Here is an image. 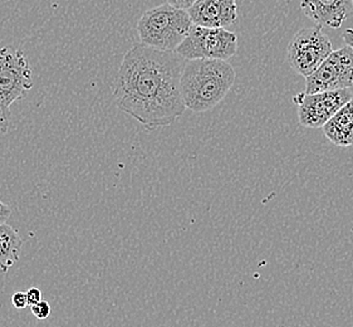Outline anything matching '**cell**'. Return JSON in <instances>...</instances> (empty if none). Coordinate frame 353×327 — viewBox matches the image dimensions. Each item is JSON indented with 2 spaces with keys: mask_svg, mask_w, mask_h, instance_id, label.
<instances>
[{
  "mask_svg": "<svg viewBox=\"0 0 353 327\" xmlns=\"http://www.w3.org/2000/svg\"><path fill=\"white\" fill-rule=\"evenodd\" d=\"M353 85V48L345 46L325 58L311 76L305 77V92L347 90Z\"/></svg>",
  "mask_w": 353,
  "mask_h": 327,
  "instance_id": "52a82bcc",
  "label": "cell"
},
{
  "mask_svg": "<svg viewBox=\"0 0 353 327\" xmlns=\"http://www.w3.org/2000/svg\"></svg>",
  "mask_w": 353,
  "mask_h": 327,
  "instance_id": "ffe728a7",
  "label": "cell"
},
{
  "mask_svg": "<svg viewBox=\"0 0 353 327\" xmlns=\"http://www.w3.org/2000/svg\"><path fill=\"white\" fill-rule=\"evenodd\" d=\"M325 137L336 146L348 148L353 145V99L341 107L323 126Z\"/></svg>",
  "mask_w": 353,
  "mask_h": 327,
  "instance_id": "8fae6325",
  "label": "cell"
},
{
  "mask_svg": "<svg viewBox=\"0 0 353 327\" xmlns=\"http://www.w3.org/2000/svg\"><path fill=\"white\" fill-rule=\"evenodd\" d=\"M12 304L17 310H24L29 305L27 292H15L12 296Z\"/></svg>",
  "mask_w": 353,
  "mask_h": 327,
  "instance_id": "5bb4252c",
  "label": "cell"
},
{
  "mask_svg": "<svg viewBox=\"0 0 353 327\" xmlns=\"http://www.w3.org/2000/svg\"><path fill=\"white\" fill-rule=\"evenodd\" d=\"M34 79L28 59L12 46L0 50V107L9 112L15 101L21 100L33 88Z\"/></svg>",
  "mask_w": 353,
  "mask_h": 327,
  "instance_id": "8992f818",
  "label": "cell"
},
{
  "mask_svg": "<svg viewBox=\"0 0 353 327\" xmlns=\"http://www.w3.org/2000/svg\"><path fill=\"white\" fill-rule=\"evenodd\" d=\"M343 41L346 43L347 46H350V47H352L353 48V29L348 28L345 30V33H343Z\"/></svg>",
  "mask_w": 353,
  "mask_h": 327,
  "instance_id": "d6986e66",
  "label": "cell"
},
{
  "mask_svg": "<svg viewBox=\"0 0 353 327\" xmlns=\"http://www.w3.org/2000/svg\"><path fill=\"white\" fill-rule=\"evenodd\" d=\"M333 52L332 42L323 27L314 26L301 29L292 38L287 48V63L293 71L303 76H311L325 58Z\"/></svg>",
  "mask_w": 353,
  "mask_h": 327,
  "instance_id": "5b68a950",
  "label": "cell"
},
{
  "mask_svg": "<svg viewBox=\"0 0 353 327\" xmlns=\"http://www.w3.org/2000/svg\"><path fill=\"white\" fill-rule=\"evenodd\" d=\"M23 239L18 230L8 226L0 224V272L6 273L21 258Z\"/></svg>",
  "mask_w": 353,
  "mask_h": 327,
  "instance_id": "7c38bea8",
  "label": "cell"
},
{
  "mask_svg": "<svg viewBox=\"0 0 353 327\" xmlns=\"http://www.w3.org/2000/svg\"><path fill=\"white\" fill-rule=\"evenodd\" d=\"M9 128V112L0 107V135L7 134Z\"/></svg>",
  "mask_w": 353,
  "mask_h": 327,
  "instance_id": "e0dca14e",
  "label": "cell"
},
{
  "mask_svg": "<svg viewBox=\"0 0 353 327\" xmlns=\"http://www.w3.org/2000/svg\"><path fill=\"white\" fill-rule=\"evenodd\" d=\"M166 1H168V4L172 6V7L188 10V9H190L198 0H166Z\"/></svg>",
  "mask_w": 353,
  "mask_h": 327,
  "instance_id": "2e32d148",
  "label": "cell"
},
{
  "mask_svg": "<svg viewBox=\"0 0 353 327\" xmlns=\"http://www.w3.org/2000/svg\"><path fill=\"white\" fill-rule=\"evenodd\" d=\"M50 313H52V308L47 301L42 299L41 302L32 306V313L36 316L38 320H47L50 316Z\"/></svg>",
  "mask_w": 353,
  "mask_h": 327,
  "instance_id": "4fadbf2b",
  "label": "cell"
},
{
  "mask_svg": "<svg viewBox=\"0 0 353 327\" xmlns=\"http://www.w3.org/2000/svg\"><path fill=\"white\" fill-rule=\"evenodd\" d=\"M235 79V70L228 61H188L180 85L185 106L194 112L210 111L225 99Z\"/></svg>",
  "mask_w": 353,
  "mask_h": 327,
  "instance_id": "7a4b0ae2",
  "label": "cell"
},
{
  "mask_svg": "<svg viewBox=\"0 0 353 327\" xmlns=\"http://www.w3.org/2000/svg\"><path fill=\"white\" fill-rule=\"evenodd\" d=\"M27 297H28L29 306H33L42 301V292L37 287H32L27 291Z\"/></svg>",
  "mask_w": 353,
  "mask_h": 327,
  "instance_id": "9a60e30c",
  "label": "cell"
},
{
  "mask_svg": "<svg viewBox=\"0 0 353 327\" xmlns=\"http://www.w3.org/2000/svg\"><path fill=\"white\" fill-rule=\"evenodd\" d=\"M352 93L347 90L317 93H298L293 103L298 107L299 123L307 128H323L339 112L341 107L352 100Z\"/></svg>",
  "mask_w": 353,
  "mask_h": 327,
  "instance_id": "ba28073f",
  "label": "cell"
},
{
  "mask_svg": "<svg viewBox=\"0 0 353 327\" xmlns=\"http://www.w3.org/2000/svg\"><path fill=\"white\" fill-rule=\"evenodd\" d=\"M192 24L188 10L166 3L142 14L137 23V33L141 43L149 47L175 52L189 34Z\"/></svg>",
  "mask_w": 353,
  "mask_h": 327,
  "instance_id": "3957f363",
  "label": "cell"
},
{
  "mask_svg": "<svg viewBox=\"0 0 353 327\" xmlns=\"http://www.w3.org/2000/svg\"><path fill=\"white\" fill-rule=\"evenodd\" d=\"M194 24L208 28H226L238 19L236 0H198L188 9Z\"/></svg>",
  "mask_w": 353,
  "mask_h": 327,
  "instance_id": "9c48e42d",
  "label": "cell"
},
{
  "mask_svg": "<svg viewBox=\"0 0 353 327\" xmlns=\"http://www.w3.org/2000/svg\"><path fill=\"white\" fill-rule=\"evenodd\" d=\"M305 17L321 27L337 29L353 13V0H301Z\"/></svg>",
  "mask_w": 353,
  "mask_h": 327,
  "instance_id": "30bf717a",
  "label": "cell"
},
{
  "mask_svg": "<svg viewBox=\"0 0 353 327\" xmlns=\"http://www.w3.org/2000/svg\"><path fill=\"white\" fill-rule=\"evenodd\" d=\"M186 61L176 52L134 44L114 79L116 106L148 130L170 126L186 108L180 86Z\"/></svg>",
  "mask_w": 353,
  "mask_h": 327,
  "instance_id": "6da1fadb",
  "label": "cell"
},
{
  "mask_svg": "<svg viewBox=\"0 0 353 327\" xmlns=\"http://www.w3.org/2000/svg\"><path fill=\"white\" fill-rule=\"evenodd\" d=\"M175 52L188 61H228L238 52V36L225 28H208L192 24L189 34Z\"/></svg>",
  "mask_w": 353,
  "mask_h": 327,
  "instance_id": "277c9868",
  "label": "cell"
},
{
  "mask_svg": "<svg viewBox=\"0 0 353 327\" xmlns=\"http://www.w3.org/2000/svg\"><path fill=\"white\" fill-rule=\"evenodd\" d=\"M10 214H12L10 206H8L6 203H3L0 200V224H4L8 221V218L10 217Z\"/></svg>",
  "mask_w": 353,
  "mask_h": 327,
  "instance_id": "ac0fdd59",
  "label": "cell"
}]
</instances>
